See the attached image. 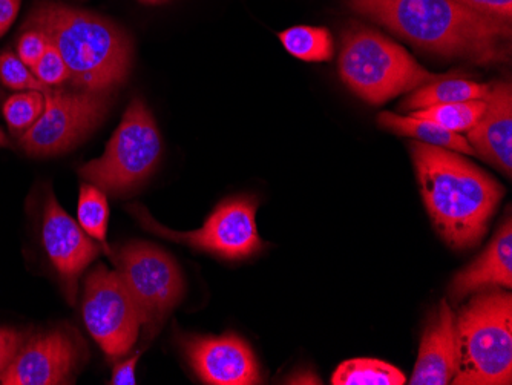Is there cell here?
<instances>
[{"label":"cell","instance_id":"cell-30","mask_svg":"<svg viewBox=\"0 0 512 385\" xmlns=\"http://www.w3.org/2000/svg\"><path fill=\"white\" fill-rule=\"evenodd\" d=\"M20 2L22 0H0V37L10 30L11 25L16 20L20 10Z\"/></svg>","mask_w":512,"mask_h":385},{"label":"cell","instance_id":"cell-4","mask_svg":"<svg viewBox=\"0 0 512 385\" xmlns=\"http://www.w3.org/2000/svg\"><path fill=\"white\" fill-rule=\"evenodd\" d=\"M459 369L454 385L512 382V297L491 292L474 297L456 320Z\"/></svg>","mask_w":512,"mask_h":385},{"label":"cell","instance_id":"cell-21","mask_svg":"<svg viewBox=\"0 0 512 385\" xmlns=\"http://www.w3.org/2000/svg\"><path fill=\"white\" fill-rule=\"evenodd\" d=\"M486 109L485 100H468V102L445 103L430 108L411 111L410 116L431 120L448 131L468 132L482 119Z\"/></svg>","mask_w":512,"mask_h":385},{"label":"cell","instance_id":"cell-16","mask_svg":"<svg viewBox=\"0 0 512 385\" xmlns=\"http://www.w3.org/2000/svg\"><path fill=\"white\" fill-rule=\"evenodd\" d=\"M512 221L508 215L493 243L473 264L456 275L450 287V297L460 301L470 293L486 287H512Z\"/></svg>","mask_w":512,"mask_h":385},{"label":"cell","instance_id":"cell-31","mask_svg":"<svg viewBox=\"0 0 512 385\" xmlns=\"http://www.w3.org/2000/svg\"><path fill=\"white\" fill-rule=\"evenodd\" d=\"M8 145H10V143H8L7 135L0 129V148H7Z\"/></svg>","mask_w":512,"mask_h":385},{"label":"cell","instance_id":"cell-13","mask_svg":"<svg viewBox=\"0 0 512 385\" xmlns=\"http://www.w3.org/2000/svg\"><path fill=\"white\" fill-rule=\"evenodd\" d=\"M186 358L204 384H260V364L249 344L235 333L188 336L181 341Z\"/></svg>","mask_w":512,"mask_h":385},{"label":"cell","instance_id":"cell-15","mask_svg":"<svg viewBox=\"0 0 512 385\" xmlns=\"http://www.w3.org/2000/svg\"><path fill=\"white\" fill-rule=\"evenodd\" d=\"M482 119L467 132L476 155L511 178L512 172V89L511 83L490 86L485 96Z\"/></svg>","mask_w":512,"mask_h":385},{"label":"cell","instance_id":"cell-20","mask_svg":"<svg viewBox=\"0 0 512 385\" xmlns=\"http://www.w3.org/2000/svg\"><path fill=\"white\" fill-rule=\"evenodd\" d=\"M278 37L287 53L304 62H329L335 54L332 34L325 28L299 25L279 33Z\"/></svg>","mask_w":512,"mask_h":385},{"label":"cell","instance_id":"cell-3","mask_svg":"<svg viewBox=\"0 0 512 385\" xmlns=\"http://www.w3.org/2000/svg\"><path fill=\"white\" fill-rule=\"evenodd\" d=\"M23 28L42 31L57 48L74 89L109 94L131 70V40L105 17L57 2H40Z\"/></svg>","mask_w":512,"mask_h":385},{"label":"cell","instance_id":"cell-2","mask_svg":"<svg viewBox=\"0 0 512 385\" xmlns=\"http://www.w3.org/2000/svg\"><path fill=\"white\" fill-rule=\"evenodd\" d=\"M411 158L437 232L454 249L479 243L505 189L459 152L413 142Z\"/></svg>","mask_w":512,"mask_h":385},{"label":"cell","instance_id":"cell-18","mask_svg":"<svg viewBox=\"0 0 512 385\" xmlns=\"http://www.w3.org/2000/svg\"><path fill=\"white\" fill-rule=\"evenodd\" d=\"M488 91H490V85H482V83L465 79L439 77L421 88L414 89L413 94L405 99L401 108L411 112L434 105H445V103L482 100L485 99Z\"/></svg>","mask_w":512,"mask_h":385},{"label":"cell","instance_id":"cell-28","mask_svg":"<svg viewBox=\"0 0 512 385\" xmlns=\"http://www.w3.org/2000/svg\"><path fill=\"white\" fill-rule=\"evenodd\" d=\"M23 341H25V336L19 330L0 327V373L4 372L5 367L10 364Z\"/></svg>","mask_w":512,"mask_h":385},{"label":"cell","instance_id":"cell-11","mask_svg":"<svg viewBox=\"0 0 512 385\" xmlns=\"http://www.w3.org/2000/svg\"><path fill=\"white\" fill-rule=\"evenodd\" d=\"M80 359L79 344L65 330L37 333L23 341L10 364L0 373V384H69Z\"/></svg>","mask_w":512,"mask_h":385},{"label":"cell","instance_id":"cell-7","mask_svg":"<svg viewBox=\"0 0 512 385\" xmlns=\"http://www.w3.org/2000/svg\"><path fill=\"white\" fill-rule=\"evenodd\" d=\"M260 201L250 195L230 197L221 201L204 226L197 231L175 232L160 226L138 205L129 206L138 223L158 237L191 246L195 251L207 252L226 261H241L253 257L264 247L256 228V209Z\"/></svg>","mask_w":512,"mask_h":385},{"label":"cell","instance_id":"cell-12","mask_svg":"<svg viewBox=\"0 0 512 385\" xmlns=\"http://www.w3.org/2000/svg\"><path fill=\"white\" fill-rule=\"evenodd\" d=\"M42 243L59 275L66 300L69 304L76 303L79 278L86 267L99 257L103 247L89 237L65 209L60 208L51 192L43 206Z\"/></svg>","mask_w":512,"mask_h":385},{"label":"cell","instance_id":"cell-25","mask_svg":"<svg viewBox=\"0 0 512 385\" xmlns=\"http://www.w3.org/2000/svg\"><path fill=\"white\" fill-rule=\"evenodd\" d=\"M31 71L43 85L50 86V88H57V86L71 80L68 65L60 56L57 48L51 45L50 42H48L45 53L40 57L39 62L31 68Z\"/></svg>","mask_w":512,"mask_h":385},{"label":"cell","instance_id":"cell-1","mask_svg":"<svg viewBox=\"0 0 512 385\" xmlns=\"http://www.w3.org/2000/svg\"><path fill=\"white\" fill-rule=\"evenodd\" d=\"M348 7L427 53L479 65L509 57L511 24L454 0H348Z\"/></svg>","mask_w":512,"mask_h":385},{"label":"cell","instance_id":"cell-26","mask_svg":"<svg viewBox=\"0 0 512 385\" xmlns=\"http://www.w3.org/2000/svg\"><path fill=\"white\" fill-rule=\"evenodd\" d=\"M48 47V39L42 31L23 28L17 40V56L25 65L33 68Z\"/></svg>","mask_w":512,"mask_h":385},{"label":"cell","instance_id":"cell-27","mask_svg":"<svg viewBox=\"0 0 512 385\" xmlns=\"http://www.w3.org/2000/svg\"><path fill=\"white\" fill-rule=\"evenodd\" d=\"M463 7L470 8L483 16L493 17L511 24L512 0H454Z\"/></svg>","mask_w":512,"mask_h":385},{"label":"cell","instance_id":"cell-14","mask_svg":"<svg viewBox=\"0 0 512 385\" xmlns=\"http://www.w3.org/2000/svg\"><path fill=\"white\" fill-rule=\"evenodd\" d=\"M459 369L456 315L447 300L440 301L422 335L411 385H447Z\"/></svg>","mask_w":512,"mask_h":385},{"label":"cell","instance_id":"cell-22","mask_svg":"<svg viewBox=\"0 0 512 385\" xmlns=\"http://www.w3.org/2000/svg\"><path fill=\"white\" fill-rule=\"evenodd\" d=\"M77 217L83 231L99 241L106 254L111 255L106 246V231H108L109 206L105 192L97 186L85 183L80 188L79 205H77Z\"/></svg>","mask_w":512,"mask_h":385},{"label":"cell","instance_id":"cell-33","mask_svg":"<svg viewBox=\"0 0 512 385\" xmlns=\"http://www.w3.org/2000/svg\"><path fill=\"white\" fill-rule=\"evenodd\" d=\"M4 99V93H2V89H0V100Z\"/></svg>","mask_w":512,"mask_h":385},{"label":"cell","instance_id":"cell-8","mask_svg":"<svg viewBox=\"0 0 512 385\" xmlns=\"http://www.w3.org/2000/svg\"><path fill=\"white\" fill-rule=\"evenodd\" d=\"M114 263L137 306L142 326L154 335L183 298L180 267L171 255L145 241H132L117 249Z\"/></svg>","mask_w":512,"mask_h":385},{"label":"cell","instance_id":"cell-23","mask_svg":"<svg viewBox=\"0 0 512 385\" xmlns=\"http://www.w3.org/2000/svg\"><path fill=\"white\" fill-rule=\"evenodd\" d=\"M45 109V96L40 91H23L5 100L4 112L8 128L14 135L25 134L42 116Z\"/></svg>","mask_w":512,"mask_h":385},{"label":"cell","instance_id":"cell-19","mask_svg":"<svg viewBox=\"0 0 512 385\" xmlns=\"http://www.w3.org/2000/svg\"><path fill=\"white\" fill-rule=\"evenodd\" d=\"M407 378L398 367L381 359L356 358L342 362L332 376V385H404Z\"/></svg>","mask_w":512,"mask_h":385},{"label":"cell","instance_id":"cell-9","mask_svg":"<svg viewBox=\"0 0 512 385\" xmlns=\"http://www.w3.org/2000/svg\"><path fill=\"white\" fill-rule=\"evenodd\" d=\"M43 96L42 116L19 137L20 146L31 157H53L74 148L100 125L108 109L109 94L57 86Z\"/></svg>","mask_w":512,"mask_h":385},{"label":"cell","instance_id":"cell-6","mask_svg":"<svg viewBox=\"0 0 512 385\" xmlns=\"http://www.w3.org/2000/svg\"><path fill=\"white\" fill-rule=\"evenodd\" d=\"M163 143L157 123L142 99H132L105 154L79 169L80 177L103 192L123 195L134 191L155 171Z\"/></svg>","mask_w":512,"mask_h":385},{"label":"cell","instance_id":"cell-5","mask_svg":"<svg viewBox=\"0 0 512 385\" xmlns=\"http://www.w3.org/2000/svg\"><path fill=\"white\" fill-rule=\"evenodd\" d=\"M339 74L370 105H384L440 77L425 70L401 45L362 25L345 31Z\"/></svg>","mask_w":512,"mask_h":385},{"label":"cell","instance_id":"cell-24","mask_svg":"<svg viewBox=\"0 0 512 385\" xmlns=\"http://www.w3.org/2000/svg\"><path fill=\"white\" fill-rule=\"evenodd\" d=\"M0 83L13 91H40L46 93L50 86L43 85L30 66L25 65L17 54L5 51L0 54Z\"/></svg>","mask_w":512,"mask_h":385},{"label":"cell","instance_id":"cell-17","mask_svg":"<svg viewBox=\"0 0 512 385\" xmlns=\"http://www.w3.org/2000/svg\"><path fill=\"white\" fill-rule=\"evenodd\" d=\"M379 125L388 131L396 132L405 137H411L416 142L425 145L437 146L459 154L476 155L474 149L468 143L467 137L448 131L431 120L419 119V117H402L393 112H381L378 117Z\"/></svg>","mask_w":512,"mask_h":385},{"label":"cell","instance_id":"cell-10","mask_svg":"<svg viewBox=\"0 0 512 385\" xmlns=\"http://www.w3.org/2000/svg\"><path fill=\"white\" fill-rule=\"evenodd\" d=\"M83 321L92 338L111 359L125 356L142 327L140 313L119 272L103 264L86 278Z\"/></svg>","mask_w":512,"mask_h":385},{"label":"cell","instance_id":"cell-32","mask_svg":"<svg viewBox=\"0 0 512 385\" xmlns=\"http://www.w3.org/2000/svg\"><path fill=\"white\" fill-rule=\"evenodd\" d=\"M143 4H160V2H165V0H140Z\"/></svg>","mask_w":512,"mask_h":385},{"label":"cell","instance_id":"cell-29","mask_svg":"<svg viewBox=\"0 0 512 385\" xmlns=\"http://www.w3.org/2000/svg\"><path fill=\"white\" fill-rule=\"evenodd\" d=\"M138 359H140V352L135 353L131 358L126 361L120 362L119 366L115 367L112 373V385H134L135 384V367H137Z\"/></svg>","mask_w":512,"mask_h":385}]
</instances>
